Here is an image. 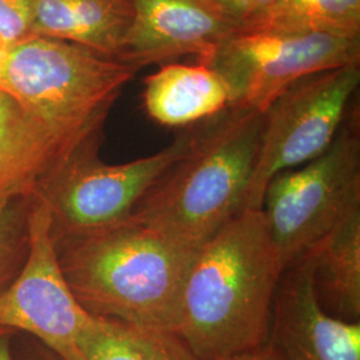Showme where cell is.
<instances>
[{"instance_id":"9c48e42d","label":"cell","mask_w":360,"mask_h":360,"mask_svg":"<svg viewBox=\"0 0 360 360\" xmlns=\"http://www.w3.org/2000/svg\"><path fill=\"white\" fill-rule=\"evenodd\" d=\"M51 227L49 207L32 193L28 252L13 283L0 292V330L31 335L63 360H84L79 340L92 315L65 282Z\"/></svg>"},{"instance_id":"44dd1931","label":"cell","mask_w":360,"mask_h":360,"mask_svg":"<svg viewBox=\"0 0 360 360\" xmlns=\"http://www.w3.org/2000/svg\"><path fill=\"white\" fill-rule=\"evenodd\" d=\"M13 359L15 360H63L59 358L51 349L43 346L39 343L38 340L35 343L27 342L23 346H18L16 352H13Z\"/></svg>"},{"instance_id":"5bb4252c","label":"cell","mask_w":360,"mask_h":360,"mask_svg":"<svg viewBox=\"0 0 360 360\" xmlns=\"http://www.w3.org/2000/svg\"><path fill=\"white\" fill-rule=\"evenodd\" d=\"M131 0H34L31 35L59 39L119 60Z\"/></svg>"},{"instance_id":"ffe728a7","label":"cell","mask_w":360,"mask_h":360,"mask_svg":"<svg viewBox=\"0 0 360 360\" xmlns=\"http://www.w3.org/2000/svg\"><path fill=\"white\" fill-rule=\"evenodd\" d=\"M217 13L242 27L269 11L278 0H203Z\"/></svg>"},{"instance_id":"d6986e66","label":"cell","mask_w":360,"mask_h":360,"mask_svg":"<svg viewBox=\"0 0 360 360\" xmlns=\"http://www.w3.org/2000/svg\"><path fill=\"white\" fill-rule=\"evenodd\" d=\"M34 0H0V60L10 49L31 35Z\"/></svg>"},{"instance_id":"4fadbf2b","label":"cell","mask_w":360,"mask_h":360,"mask_svg":"<svg viewBox=\"0 0 360 360\" xmlns=\"http://www.w3.org/2000/svg\"><path fill=\"white\" fill-rule=\"evenodd\" d=\"M143 103L154 122L171 129L200 124L232 107L223 77L206 65H166L144 79Z\"/></svg>"},{"instance_id":"7c38bea8","label":"cell","mask_w":360,"mask_h":360,"mask_svg":"<svg viewBox=\"0 0 360 360\" xmlns=\"http://www.w3.org/2000/svg\"><path fill=\"white\" fill-rule=\"evenodd\" d=\"M75 154L0 91V199L35 193L41 180Z\"/></svg>"},{"instance_id":"30bf717a","label":"cell","mask_w":360,"mask_h":360,"mask_svg":"<svg viewBox=\"0 0 360 360\" xmlns=\"http://www.w3.org/2000/svg\"><path fill=\"white\" fill-rule=\"evenodd\" d=\"M132 16L119 60L142 67L196 55L203 63L239 26L203 0H131Z\"/></svg>"},{"instance_id":"8992f818","label":"cell","mask_w":360,"mask_h":360,"mask_svg":"<svg viewBox=\"0 0 360 360\" xmlns=\"http://www.w3.org/2000/svg\"><path fill=\"white\" fill-rule=\"evenodd\" d=\"M193 127L183 129L160 151L107 165L92 146L71 156L39 183L35 195L51 214L53 242L110 229L129 220L143 198L184 154Z\"/></svg>"},{"instance_id":"8fae6325","label":"cell","mask_w":360,"mask_h":360,"mask_svg":"<svg viewBox=\"0 0 360 360\" xmlns=\"http://www.w3.org/2000/svg\"><path fill=\"white\" fill-rule=\"evenodd\" d=\"M269 345L282 360H360V322L326 312L307 267L296 260L276 287Z\"/></svg>"},{"instance_id":"3957f363","label":"cell","mask_w":360,"mask_h":360,"mask_svg":"<svg viewBox=\"0 0 360 360\" xmlns=\"http://www.w3.org/2000/svg\"><path fill=\"white\" fill-rule=\"evenodd\" d=\"M264 127V112L231 107L193 126L187 151L158 180L131 218L200 247L243 211Z\"/></svg>"},{"instance_id":"5b68a950","label":"cell","mask_w":360,"mask_h":360,"mask_svg":"<svg viewBox=\"0 0 360 360\" xmlns=\"http://www.w3.org/2000/svg\"><path fill=\"white\" fill-rule=\"evenodd\" d=\"M260 208L284 270L360 208L358 117L346 120L319 156L276 174Z\"/></svg>"},{"instance_id":"e0dca14e","label":"cell","mask_w":360,"mask_h":360,"mask_svg":"<svg viewBox=\"0 0 360 360\" xmlns=\"http://www.w3.org/2000/svg\"><path fill=\"white\" fill-rule=\"evenodd\" d=\"M240 30H275L360 39V0H278Z\"/></svg>"},{"instance_id":"ac0fdd59","label":"cell","mask_w":360,"mask_h":360,"mask_svg":"<svg viewBox=\"0 0 360 360\" xmlns=\"http://www.w3.org/2000/svg\"><path fill=\"white\" fill-rule=\"evenodd\" d=\"M31 195L0 199V292L22 270L28 252Z\"/></svg>"},{"instance_id":"603a6c76","label":"cell","mask_w":360,"mask_h":360,"mask_svg":"<svg viewBox=\"0 0 360 360\" xmlns=\"http://www.w3.org/2000/svg\"><path fill=\"white\" fill-rule=\"evenodd\" d=\"M0 360H15L13 352V331L0 330Z\"/></svg>"},{"instance_id":"52a82bcc","label":"cell","mask_w":360,"mask_h":360,"mask_svg":"<svg viewBox=\"0 0 360 360\" xmlns=\"http://www.w3.org/2000/svg\"><path fill=\"white\" fill-rule=\"evenodd\" d=\"M359 83V63L324 70L299 79L270 104L243 210L262 207L264 190L276 174L328 148L347 119Z\"/></svg>"},{"instance_id":"ba28073f","label":"cell","mask_w":360,"mask_h":360,"mask_svg":"<svg viewBox=\"0 0 360 360\" xmlns=\"http://www.w3.org/2000/svg\"><path fill=\"white\" fill-rule=\"evenodd\" d=\"M360 63V39L275 30H239L202 65L231 92L232 107L262 112L291 84L311 74Z\"/></svg>"},{"instance_id":"7a4b0ae2","label":"cell","mask_w":360,"mask_h":360,"mask_svg":"<svg viewBox=\"0 0 360 360\" xmlns=\"http://www.w3.org/2000/svg\"><path fill=\"white\" fill-rule=\"evenodd\" d=\"M65 282L95 318L176 333L180 300L199 247L132 218L55 242Z\"/></svg>"},{"instance_id":"7402d4cb","label":"cell","mask_w":360,"mask_h":360,"mask_svg":"<svg viewBox=\"0 0 360 360\" xmlns=\"http://www.w3.org/2000/svg\"><path fill=\"white\" fill-rule=\"evenodd\" d=\"M230 360H282L281 356L276 354V351L274 348L271 347L270 345L264 346L260 349H257L254 352H250V354H245L242 356H236V358H232Z\"/></svg>"},{"instance_id":"9a60e30c","label":"cell","mask_w":360,"mask_h":360,"mask_svg":"<svg viewBox=\"0 0 360 360\" xmlns=\"http://www.w3.org/2000/svg\"><path fill=\"white\" fill-rule=\"evenodd\" d=\"M297 260L307 267L326 312L346 322H360V208Z\"/></svg>"},{"instance_id":"2e32d148","label":"cell","mask_w":360,"mask_h":360,"mask_svg":"<svg viewBox=\"0 0 360 360\" xmlns=\"http://www.w3.org/2000/svg\"><path fill=\"white\" fill-rule=\"evenodd\" d=\"M79 348L84 360H202L176 333L95 316Z\"/></svg>"},{"instance_id":"6da1fadb","label":"cell","mask_w":360,"mask_h":360,"mask_svg":"<svg viewBox=\"0 0 360 360\" xmlns=\"http://www.w3.org/2000/svg\"><path fill=\"white\" fill-rule=\"evenodd\" d=\"M283 271L262 208L240 211L199 247L176 334L202 360H230L267 346Z\"/></svg>"},{"instance_id":"277c9868","label":"cell","mask_w":360,"mask_h":360,"mask_svg":"<svg viewBox=\"0 0 360 360\" xmlns=\"http://www.w3.org/2000/svg\"><path fill=\"white\" fill-rule=\"evenodd\" d=\"M138 71L75 43L28 35L0 60V91L79 153L99 146L105 117Z\"/></svg>"}]
</instances>
